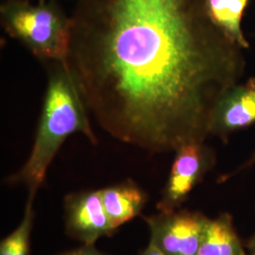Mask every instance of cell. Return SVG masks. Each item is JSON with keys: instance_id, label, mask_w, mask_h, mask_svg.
I'll return each instance as SVG.
<instances>
[{"instance_id": "6da1fadb", "label": "cell", "mask_w": 255, "mask_h": 255, "mask_svg": "<svg viewBox=\"0 0 255 255\" xmlns=\"http://www.w3.org/2000/svg\"><path fill=\"white\" fill-rule=\"evenodd\" d=\"M67 65L98 125L150 153L204 142L242 47L206 0H76Z\"/></svg>"}, {"instance_id": "7a4b0ae2", "label": "cell", "mask_w": 255, "mask_h": 255, "mask_svg": "<svg viewBox=\"0 0 255 255\" xmlns=\"http://www.w3.org/2000/svg\"><path fill=\"white\" fill-rule=\"evenodd\" d=\"M89 117L67 63H48L46 94L33 146L26 163L6 182L24 185L28 197L35 198L48 167L68 137L81 133L93 145L98 144Z\"/></svg>"}, {"instance_id": "3957f363", "label": "cell", "mask_w": 255, "mask_h": 255, "mask_svg": "<svg viewBox=\"0 0 255 255\" xmlns=\"http://www.w3.org/2000/svg\"><path fill=\"white\" fill-rule=\"evenodd\" d=\"M0 22L10 38L41 61H67L72 22L58 0H4Z\"/></svg>"}, {"instance_id": "277c9868", "label": "cell", "mask_w": 255, "mask_h": 255, "mask_svg": "<svg viewBox=\"0 0 255 255\" xmlns=\"http://www.w3.org/2000/svg\"><path fill=\"white\" fill-rule=\"evenodd\" d=\"M149 242L164 255H198L210 219L198 211L174 210L144 217Z\"/></svg>"}, {"instance_id": "5b68a950", "label": "cell", "mask_w": 255, "mask_h": 255, "mask_svg": "<svg viewBox=\"0 0 255 255\" xmlns=\"http://www.w3.org/2000/svg\"><path fill=\"white\" fill-rule=\"evenodd\" d=\"M213 148L204 142H189L175 151L173 164L157 204L160 212L179 209L192 190L216 164Z\"/></svg>"}, {"instance_id": "8992f818", "label": "cell", "mask_w": 255, "mask_h": 255, "mask_svg": "<svg viewBox=\"0 0 255 255\" xmlns=\"http://www.w3.org/2000/svg\"><path fill=\"white\" fill-rule=\"evenodd\" d=\"M64 209L66 235L82 245H95L101 237L116 232L104 209L100 189L66 195Z\"/></svg>"}, {"instance_id": "52a82bcc", "label": "cell", "mask_w": 255, "mask_h": 255, "mask_svg": "<svg viewBox=\"0 0 255 255\" xmlns=\"http://www.w3.org/2000/svg\"><path fill=\"white\" fill-rule=\"evenodd\" d=\"M255 123V78L236 84L217 102L210 122V135L228 141L231 133Z\"/></svg>"}, {"instance_id": "ba28073f", "label": "cell", "mask_w": 255, "mask_h": 255, "mask_svg": "<svg viewBox=\"0 0 255 255\" xmlns=\"http://www.w3.org/2000/svg\"><path fill=\"white\" fill-rule=\"evenodd\" d=\"M100 190L104 209L115 230L138 217L148 200L146 192L132 180Z\"/></svg>"}, {"instance_id": "9c48e42d", "label": "cell", "mask_w": 255, "mask_h": 255, "mask_svg": "<svg viewBox=\"0 0 255 255\" xmlns=\"http://www.w3.org/2000/svg\"><path fill=\"white\" fill-rule=\"evenodd\" d=\"M198 255H247L232 216L221 214L217 219H210Z\"/></svg>"}, {"instance_id": "30bf717a", "label": "cell", "mask_w": 255, "mask_h": 255, "mask_svg": "<svg viewBox=\"0 0 255 255\" xmlns=\"http://www.w3.org/2000/svg\"><path fill=\"white\" fill-rule=\"evenodd\" d=\"M247 5L248 0H206L212 21L243 49L249 47L241 24Z\"/></svg>"}, {"instance_id": "8fae6325", "label": "cell", "mask_w": 255, "mask_h": 255, "mask_svg": "<svg viewBox=\"0 0 255 255\" xmlns=\"http://www.w3.org/2000/svg\"><path fill=\"white\" fill-rule=\"evenodd\" d=\"M34 197L27 196L24 216L18 226L0 243V255H30V236L35 213Z\"/></svg>"}, {"instance_id": "7c38bea8", "label": "cell", "mask_w": 255, "mask_h": 255, "mask_svg": "<svg viewBox=\"0 0 255 255\" xmlns=\"http://www.w3.org/2000/svg\"><path fill=\"white\" fill-rule=\"evenodd\" d=\"M57 255H106L96 249L95 245H82L81 248L73 251L65 252Z\"/></svg>"}, {"instance_id": "4fadbf2b", "label": "cell", "mask_w": 255, "mask_h": 255, "mask_svg": "<svg viewBox=\"0 0 255 255\" xmlns=\"http://www.w3.org/2000/svg\"><path fill=\"white\" fill-rule=\"evenodd\" d=\"M255 154L252 155L251 157H250V159L249 160H247V162H245L244 164H242V165H240L237 169H236L233 173L231 172V173H229L227 176H225V178H222V181H225V180H228L230 178H232V177H234L235 175H237V174L240 173V172H242V171H244V170H246L248 168H250V167H252L253 165H255Z\"/></svg>"}, {"instance_id": "5bb4252c", "label": "cell", "mask_w": 255, "mask_h": 255, "mask_svg": "<svg viewBox=\"0 0 255 255\" xmlns=\"http://www.w3.org/2000/svg\"><path fill=\"white\" fill-rule=\"evenodd\" d=\"M139 255H164L156 247L151 244L150 242L148 243V245L145 250H143L141 252V254Z\"/></svg>"}, {"instance_id": "9a60e30c", "label": "cell", "mask_w": 255, "mask_h": 255, "mask_svg": "<svg viewBox=\"0 0 255 255\" xmlns=\"http://www.w3.org/2000/svg\"><path fill=\"white\" fill-rule=\"evenodd\" d=\"M247 255H255V235L251 237L246 245Z\"/></svg>"}]
</instances>
